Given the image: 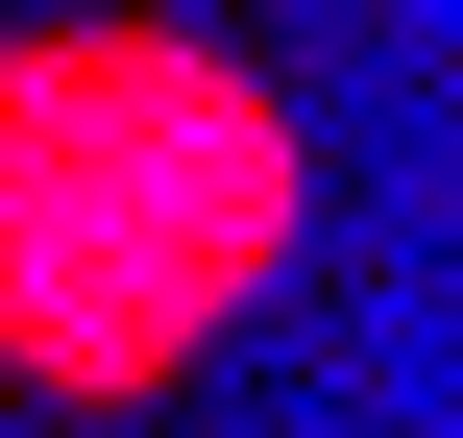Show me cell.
Masks as SVG:
<instances>
[{
  "instance_id": "obj_1",
  "label": "cell",
  "mask_w": 463,
  "mask_h": 438,
  "mask_svg": "<svg viewBox=\"0 0 463 438\" xmlns=\"http://www.w3.org/2000/svg\"><path fill=\"white\" fill-rule=\"evenodd\" d=\"M293 244V146L220 49L171 24H49L0 49V366L24 390H146L244 317Z\"/></svg>"
}]
</instances>
